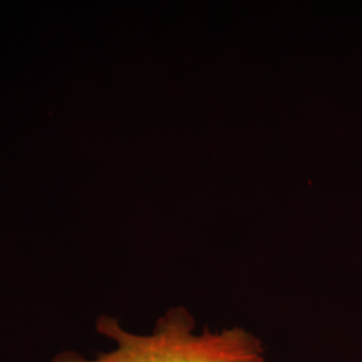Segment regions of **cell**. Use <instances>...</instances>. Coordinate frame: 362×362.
<instances>
[{
	"label": "cell",
	"mask_w": 362,
	"mask_h": 362,
	"mask_svg": "<svg viewBox=\"0 0 362 362\" xmlns=\"http://www.w3.org/2000/svg\"><path fill=\"white\" fill-rule=\"evenodd\" d=\"M97 332L115 348L91 360L73 350L62 351L52 362H267L262 341L246 329L199 333L185 309L169 310L151 334L127 332L112 317H101Z\"/></svg>",
	"instance_id": "obj_1"
}]
</instances>
